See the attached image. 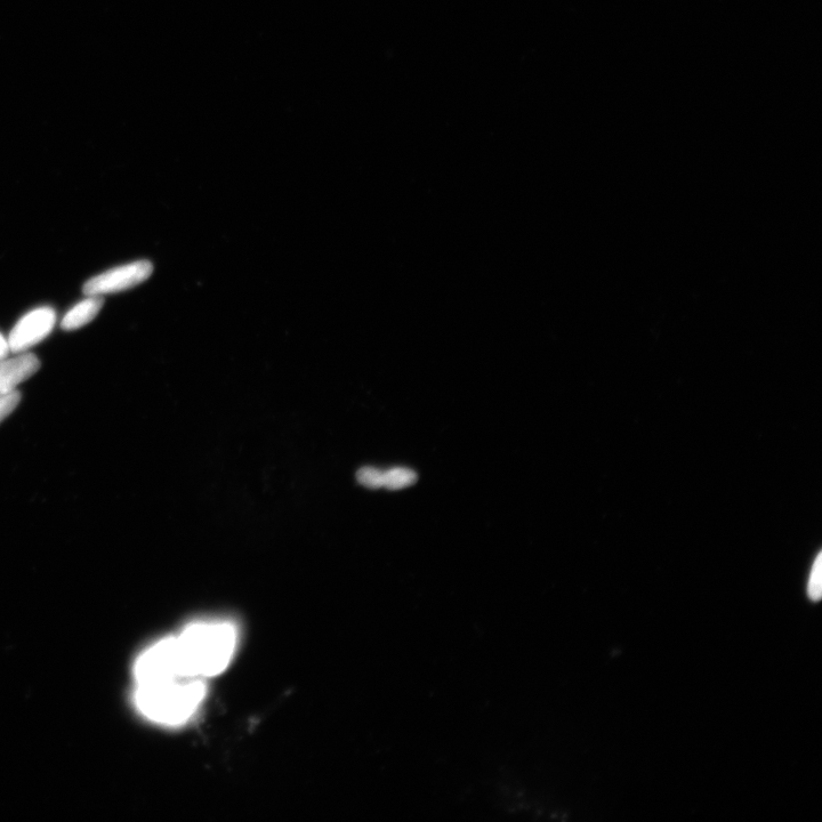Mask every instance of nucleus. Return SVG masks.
Here are the masks:
<instances>
[{
  "mask_svg": "<svg viewBox=\"0 0 822 822\" xmlns=\"http://www.w3.org/2000/svg\"><path fill=\"white\" fill-rule=\"evenodd\" d=\"M176 638L190 678L206 679L227 670L236 654L238 631L229 622H199Z\"/></svg>",
  "mask_w": 822,
  "mask_h": 822,
  "instance_id": "1",
  "label": "nucleus"
},
{
  "mask_svg": "<svg viewBox=\"0 0 822 822\" xmlns=\"http://www.w3.org/2000/svg\"><path fill=\"white\" fill-rule=\"evenodd\" d=\"M206 693L204 679H180L135 685L133 697L145 719L165 727H180L197 713Z\"/></svg>",
  "mask_w": 822,
  "mask_h": 822,
  "instance_id": "2",
  "label": "nucleus"
},
{
  "mask_svg": "<svg viewBox=\"0 0 822 822\" xmlns=\"http://www.w3.org/2000/svg\"><path fill=\"white\" fill-rule=\"evenodd\" d=\"M135 685H149L190 678L176 636L145 649L134 665Z\"/></svg>",
  "mask_w": 822,
  "mask_h": 822,
  "instance_id": "3",
  "label": "nucleus"
},
{
  "mask_svg": "<svg viewBox=\"0 0 822 822\" xmlns=\"http://www.w3.org/2000/svg\"><path fill=\"white\" fill-rule=\"evenodd\" d=\"M152 272L153 265L147 260L120 265L86 281L84 293L86 296H103L124 292L142 284L151 277Z\"/></svg>",
  "mask_w": 822,
  "mask_h": 822,
  "instance_id": "4",
  "label": "nucleus"
},
{
  "mask_svg": "<svg viewBox=\"0 0 822 822\" xmlns=\"http://www.w3.org/2000/svg\"><path fill=\"white\" fill-rule=\"evenodd\" d=\"M55 324L56 313L50 306H40L24 314L7 338L11 352H27L32 346L45 340L52 333Z\"/></svg>",
  "mask_w": 822,
  "mask_h": 822,
  "instance_id": "5",
  "label": "nucleus"
},
{
  "mask_svg": "<svg viewBox=\"0 0 822 822\" xmlns=\"http://www.w3.org/2000/svg\"><path fill=\"white\" fill-rule=\"evenodd\" d=\"M40 368L39 359L31 353H18V356L0 360V396L15 391L18 386L29 380Z\"/></svg>",
  "mask_w": 822,
  "mask_h": 822,
  "instance_id": "6",
  "label": "nucleus"
},
{
  "mask_svg": "<svg viewBox=\"0 0 822 822\" xmlns=\"http://www.w3.org/2000/svg\"><path fill=\"white\" fill-rule=\"evenodd\" d=\"M102 296L87 295L85 300L71 308L61 321L64 330H76L92 322L103 308Z\"/></svg>",
  "mask_w": 822,
  "mask_h": 822,
  "instance_id": "7",
  "label": "nucleus"
},
{
  "mask_svg": "<svg viewBox=\"0 0 822 822\" xmlns=\"http://www.w3.org/2000/svg\"><path fill=\"white\" fill-rule=\"evenodd\" d=\"M417 481V474L406 467H394L384 472V487L390 490H400L413 486Z\"/></svg>",
  "mask_w": 822,
  "mask_h": 822,
  "instance_id": "8",
  "label": "nucleus"
},
{
  "mask_svg": "<svg viewBox=\"0 0 822 822\" xmlns=\"http://www.w3.org/2000/svg\"><path fill=\"white\" fill-rule=\"evenodd\" d=\"M360 485L370 489H380L384 487V472L375 467H362L357 474Z\"/></svg>",
  "mask_w": 822,
  "mask_h": 822,
  "instance_id": "9",
  "label": "nucleus"
},
{
  "mask_svg": "<svg viewBox=\"0 0 822 822\" xmlns=\"http://www.w3.org/2000/svg\"><path fill=\"white\" fill-rule=\"evenodd\" d=\"M822 555L817 556L811 571V577L808 586V595L811 601L817 602L821 598L822 593Z\"/></svg>",
  "mask_w": 822,
  "mask_h": 822,
  "instance_id": "10",
  "label": "nucleus"
},
{
  "mask_svg": "<svg viewBox=\"0 0 822 822\" xmlns=\"http://www.w3.org/2000/svg\"><path fill=\"white\" fill-rule=\"evenodd\" d=\"M20 393L13 391L0 396V423L10 416L20 404Z\"/></svg>",
  "mask_w": 822,
  "mask_h": 822,
  "instance_id": "11",
  "label": "nucleus"
},
{
  "mask_svg": "<svg viewBox=\"0 0 822 822\" xmlns=\"http://www.w3.org/2000/svg\"><path fill=\"white\" fill-rule=\"evenodd\" d=\"M10 345H8V341L6 338L0 334V360H3L7 357V354L10 353Z\"/></svg>",
  "mask_w": 822,
  "mask_h": 822,
  "instance_id": "12",
  "label": "nucleus"
}]
</instances>
